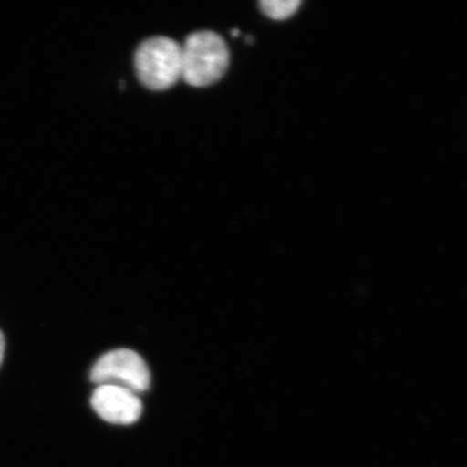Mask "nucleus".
Here are the masks:
<instances>
[{"label":"nucleus","mask_w":467,"mask_h":467,"mask_svg":"<svg viewBox=\"0 0 467 467\" xmlns=\"http://www.w3.org/2000/svg\"><path fill=\"white\" fill-rule=\"evenodd\" d=\"M90 380L98 386H117L129 391L146 392L150 374L144 359L130 349L110 350L98 359L92 368Z\"/></svg>","instance_id":"obj_3"},{"label":"nucleus","mask_w":467,"mask_h":467,"mask_svg":"<svg viewBox=\"0 0 467 467\" xmlns=\"http://www.w3.org/2000/svg\"><path fill=\"white\" fill-rule=\"evenodd\" d=\"M299 0H264L260 3L261 11L272 20L284 21L296 14Z\"/></svg>","instance_id":"obj_5"},{"label":"nucleus","mask_w":467,"mask_h":467,"mask_svg":"<svg viewBox=\"0 0 467 467\" xmlns=\"http://www.w3.org/2000/svg\"><path fill=\"white\" fill-rule=\"evenodd\" d=\"M181 48V78L193 88H205L216 84L229 67V48L225 39L217 33L202 30L190 34Z\"/></svg>","instance_id":"obj_1"},{"label":"nucleus","mask_w":467,"mask_h":467,"mask_svg":"<svg viewBox=\"0 0 467 467\" xmlns=\"http://www.w3.org/2000/svg\"><path fill=\"white\" fill-rule=\"evenodd\" d=\"M91 407L106 422L124 426L137 422L143 410L138 395L117 386H98L92 392Z\"/></svg>","instance_id":"obj_4"},{"label":"nucleus","mask_w":467,"mask_h":467,"mask_svg":"<svg viewBox=\"0 0 467 467\" xmlns=\"http://www.w3.org/2000/svg\"><path fill=\"white\" fill-rule=\"evenodd\" d=\"M5 337H3L2 331H0V364H2L3 356H5Z\"/></svg>","instance_id":"obj_6"},{"label":"nucleus","mask_w":467,"mask_h":467,"mask_svg":"<svg viewBox=\"0 0 467 467\" xmlns=\"http://www.w3.org/2000/svg\"><path fill=\"white\" fill-rule=\"evenodd\" d=\"M135 70L140 84L152 91H164L182 75V48L167 36H153L135 52Z\"/></svg>","instance_id":"obj_2"}]
</instances>
